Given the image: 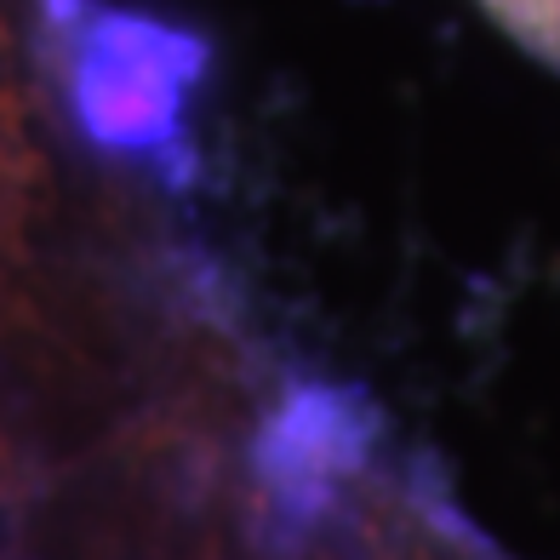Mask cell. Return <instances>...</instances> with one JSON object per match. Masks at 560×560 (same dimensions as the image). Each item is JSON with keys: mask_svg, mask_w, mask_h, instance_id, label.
<instances>
[{"mask_svg": "<svg viewBox=\"0 0 560 560\" xmlns=\"http://www.w3.org/2000/svg\"><path fill=\"white\" fill-rule=\"evenodd\" d=\"M69 109L81 138L109 161L189 177L195 92L207 74V40L149 12L86 0L63 30Z\"/></svg>", "mask_w": 560, "mask_h": 560, "instance_id": "cell-2", "label": "cell"}, {"mask_svg": "<svg viewBox=\"0 0 560 560\" xmlns=\"http://www.w3.org/2000/svg\"><path fill=\"white\" fill-rule=\"evenodd\" d=\"M46 200V155L35 143L30 86L12 63V40H0V280L30 246V229Z\"/></svg>", "mask_w": 560, "mask_h": 560, "instance_id": "cell-3", "label": "cell"}, {"mask_svg": "<svg viewBox=\"0 0 560 560\" xmlns=\"http://www.w3.org/2000/svg\"><path fill=\"white\" fill-rule=\"evenodd\" d=\"M384 464V418L361 389L298 377L275 389L246 452V526L264 555L310 560L354 532Z\"/></svg>", "mask_w": 560, "mask_h": 560, "instance_id": "cell-1", "label": "cell"}, {"mask_svg": "<svg viewBox=\"0 0 560 560\" xmlns=\"http://www.w3.org/2000/svg\"><path fill=\"white\" fill-rule=\"evenodd\" d=\"M0 40H12V30H7V12H0Z\"/></svg>", "mask_w": 560, "mask_h": 560, "instance_id": "cell-5", "label": "cell"}, {"mask_svg": "<svg viewBox=\"0 0 560 560\" xmlns=\"http://www.w3.org/2000/svg\"><path fill=\"white\" fill-rule=\"evenodd\" d=\"M503 35H515L532 58L560 69V0H480Z\"/></svg>", "mask_w": 560, "mask_h": 560, "instance_id": "cell-4", "label": "cell"}]
</instances>
